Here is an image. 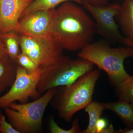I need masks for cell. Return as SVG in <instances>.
I'll list each match as a JSON object with an SVG mask.
<instances>
[{"instance_id":"obj_20","label":"cell","mask_w":133,"mask_h":133,"mask_svg":"<svg viewBox=\"0 0 133 133\" xmlns=\"http://www.w3.org/2000/svg\"><path fill=\"white\" fill-rule=\"evenodd\" d=\"M0 133H21L13 127L10 122L7 121L5 116L2 114L0 116Z\"/></svg>"},{"instance_id":"obj_24","label":"cell","mask_w":133,"mask_h":133,"mask_svg":"<svg viewBox=\"0 0 133 133\" xmlns=\"http://www.w3.org/2000/svg\"><path fill=\"white\" fill-rule=\"evenodd\" d=\"M116 133V131L114 130L112 124L108 127L106 128L105 129L102 131L101 133Z\"/></svg>"},{"instance_id":"obj_10","label":"cell","mask_w":133,"mask_h":133,"mask_svg":"<svg viewBox=\"0 0 133 133\" xmlns=\"http://www.w3.org/2000/svg\"><path fill=\"white\" fill-rule=\"evenodd\" d=\"M33 0H0V35L14 31Z\"/></svg>"},{"instance_id":"obj_23","label":"cell","mask_w":133,"mask_h":133,"mask_svg":"<svg viewBox=\"0 0 133 133\" xmlns=\"http://www.w3.org/2000/svg\"><path fill=\"white\" fill-rule=\"evenodd\" d=\"M9 57L5 45L0 40V60Z\"/></svg>"},{"instance_id":"obj_12","label":"cell","mask_w":133,"mask_h":133,"mask_svg":"<svg viewBox=\"0 0 133 133\" xmlns=\"http://www.w3.org/2000/svg\"><path fill=\"white\" fill-rule=\"evenodd\" d=\"M105 109L114 112L127 128L133 127V107L131 103L118 100L103 104Z\"/></svg>"},{"instance_id":"obj_1","label":"cell","mask_w":133,"mask_h":133,"mask_svg":"<svg viewBox=\"0 0 133 133\" xmlns=\"http://www.w3.org/2000/svg\"><path fill=\"white\" fill-rule=\"evenodd\" d=\"M75 2L64 3L55 9L51 37L62 48L80 51L91 43L96 32L95 22Z\"/></svg>"},{"instance_id":"obj_3","label":"cell","mask_w":133,"mask_h":133,"mask_svg":"<svg viewBox=\"0 0 133 133\" xmlns=\"http://www.w3.org/2000/svg\"><path fill=\"white\" fill-rule=\"evenodd\" d=\"M100 72L92 70L84 74L74 83L62 88L57 95L55 107L60 118L70 122L74 114L84 109L92 101Z\"/></svg>"},{"instance_id":"obj_28","label":"cell","mask_w":133,"mask_h":133,"mask_svg":"<svg viewBox=\"0 0 133 133\" xmlns=\"http://www.w3.org/2000/svg\"><path fill=\"white\" fill-rule=\"evenodd\" d=\"M131 105H132V106L133 107V102H132V103H131Z\"/></svg>"},{"instance_id":"obj_8","label":"cell","mask_w":133,"mask_h":133,"mask_svg":"<svg viewBox=\"0 0 133 133\" xmlns=\"http://www.w3.org/2000/svg\"><path fill=\"white\" fill-rule=\"evenodd\" d=\"M41 74V68L30 73L18 65L15 79L11 88L6 93L0 97V107H8L16 101L26 103L30 97L39 98L40 93L37 87Z\"/></svg>"},{"instance_id":"obj_5","label":"cell","mask_w":133,"mask_h":133,"mask_svg":"<svg viewBox=\"0 0 133 133\" xmlns=\"http://www.w3.org/2000/svg\"><path fill=\"white\" fill-rule=\"evenodd\" d=\"M94 65L86 59L80 58L71 59L63 56L51 66L41 69L42 74L37 90L40 93L52 88L70 85L93 70Z\"/></svg>"},{"instance_id":"obj_16","label":"cell","mask_w":133,"mask_h":133,"mask_svg":"<svg viewBox=\"0 0 133 133\" xmlns=\"http://www.w3.org/2000/svg\"><path fill=\"white\" fill-rule=\"evenodd\" d=\"M84 109L89 116V122L82 133H95V125L105 109L104 105L99 102L92 101Z\"/></svg>"},{"instance_id":"obj_9","label":"cell","mask_w":133,"mask_h":133,"mask_svg":"<svg viewBox=\"0 0 133 133\" xmlns=\"http://www.w3.org/2000/svg\"><path fill=\"white\" fill-rule=\"evenodd\" d=\"M55 9L36 11L20 18L14 31L31 37L52 38L51 29Z\"/></svg>"},{"instance_id":"obj_25","label":"cell","mask_w":133,"mask_h":133,"mask_svg":"<svg viewBox=\"0 0 133 133\" xmlns=\"http://www.w3.org/2000/svg\"><path fill=\"white\" fill-rule=\"evenodd\" d=\"M116 133H133V127L131 128H127L124 129H120L116 131Z\"/></svg>"},{"instance_id":"obj_2","label":"cell","mask_w":133,"mask_h":133,"mask_svg":"<svg viewBox=\"0 0 133 133\" xmlns=\"http://www.w3.org/2000/svg\"><path fill=\"white\" fill-rule=\"evenodd\" d=\"M78 56L104 70L110 83L115 87L129 76L124 68V62L127 58H133V48H112L104 42H91L80 50Z\"/></svg>"},{"instance_id":"obj_4","label":"cell","mask_w":133,"mask_h":133,"mask_svg":"<svg viewBox=\"0 0 133 133\" xmlns=\"http://www.w3.org/2000/svg\"><path fill=\"white\" fill-rule=\"evenodd\" d=\"M56 88L48 90L32 102L10 104L5 108L10 122L21 133H36L41 131L44 112L54 97Z\"/></svg>"},{"instance_id":"obj_14","label":"cell","mask_w":133,"mask_h":133,"mask_svg":"<svg viewBox=\"0 0 133 133\" xmlns=\"http://www.w3.org/2000/svg\"><path fill=\"white\" fill-rule=\"evenodd\" d=\"M67 2H72L80 4L83 3L82 0H33L23 13L20 18L36 11L56 9L58 5Z\"/></svg>"},{"instance_id":"obj_22","label":"cell","mask_w":133,"mask_h":133,"mask_svg":"<svg viewBox=\"0 0 133 133\" xmlns=\"http://www.w3.org/2000/svg\"><path fill=\"white\" fill-rule=\"evenodd\" d=\"M83 2L87 3L90 5L97 6H102L108 4V0H82Z\"/></svg>"},{"instance_id":"obj_27","label":"cell","mask_w":133,"mask_h":133,"mask_svg":"<svg viewBox=\"0 0 133 133\" xmlns=\"http://www.w3.org/2000/svg\"><path fill=\"white\" fill-rule=\"evenodd\" d=\"M1 108L0 107V116H1V115L2 114L1 113Z\"/></svg>"},{"instance_id":"obj_19","label":"cell","mask_w":133,"mask_h":133,"mask_svg":"<svg viewBox=\"0 0 133 133\" xmlns=\"http://www.w3.org/2000/svg\"><path fill=\"white\" fill-rule=\"evenodd\" d=\"M16 62L18 65L23 67L30 73L36 71L40 68L33 59L22 52L17 58Z\"/></svg>"},{"instance_id":"obj_11","label":"cell","mask_w":133,"mask_h":133,"mask_svg":"<svg viewBox=\"0 0 133 133\" xmlns=\"http://www.w3.org/2000/svg\"><path fill=\"white\" fill-rule=\"evenodd\" d=\"M116 17L125 36L133 41V0H124Z\"/></svg>"},{"instance_id":"obj_29","label":"cell","mask_w":133,"mask_h":133,"mask_svg":"<svg viewBox=\"0 0 133 133\" xmlns=\"http://www.w3.org/2000/svg\"></svg>"},{"instance_id":"obj_26","label":"cell","mask_w":133,"mask_h":133,"mask_svg":"<svg viewBox=\"0 0 133 133\" xmlns=\"http://www.w3.org/2000/svg\"><path fill=\"white\" fill-rule=\"evenodd\" d=\"M6 88V87H5V86L0 85V94H1V92H2Z\"/></svg>"},{"instance_id":"obj_6","label":"cell","mask_w":133,"mask_h":133,"mask_svg":"<svg viewBox=\"0 0 133 133\" xmlns=\"http://www.w3.org/2000/svg\"><path fill=\"white\" fill-rule=\"evenodd\" d=\"M82 4L94 18L98 34L108 41L133 48V41L122 35L118 24L115 20L120 8L119 3L108 4L102 6H93L85 2Z\"/></svg>"},{"instance_id":"obj_13","label":"cell","mask_w":133,"mask_h":133,"mask_svg":"<svg viewBox=\"0 0 133 133\" xmlns=\"http://www.w3.org/2000/svg\"><path fill=\"white\" fill-rule=\"evenodd\" d=\"M18 64L11 58L0 60V85L5 87L11 86L16 76Z\"/></svg>"},{"instance_id":"obj_15","label":"cell","mask_w":133,"mask_h":133,"mask_svg":"<svg viewBox=\"0 0 133 133\" xmlns=\"http://www.w3.org/2000/svg\"><path fill=\"white\" fill-rule=\"evenodd\" d=\"M0 40L5 45L10 57L16 61L20 51L19 35L15 31L0 35Z\"/></svg>"},{"instance_id":"obj_7","label":"cell","mask_w":133,"mask_h":133,"mask_svg":"<svg viewBox=\"0 0 133 133\" xmlns=\"http://www.w3.org/2000/svg\"><path fill=\"white\" fill-rule=\"evenodd\" d=\"M19 35L21 52L28 55L42 69L55 64L63 56V49L52 38Z\"/></svg>"},{"instance_id":"obj_17","label":"cell","mask_w":133,"mask_h":133,"mask_svg":"<svg viewBox=\"0 0 133 133\" xmlns=\"http://www.w3.org/2000/svg\"><path fill=\"white\" fill-rule=\"evenodd\" d=\"M118 100L131 103L133 102V76L128 77L115 87Z\"/></svg>"},{"instance_id":"obj_21","label":"cell","mask_w":133,"mask_h":133,"mask_svg":"<svg viewBox=\"0 0 133 133\" xmlns=\"http://www.w3.org/2000/svg\"><path fill=\"white\" fill-rule=\"evenodd\" d=\"M108 122L104 118H101L98 120L95 125V133H101L102 131L107 127Z\"/></svg>"},{"instance_id":"obj_18","label":"cell","mask_w":133,"mask_h":133,"mask_svg":"<svg viewBox=\"0 0 133 133\" xmlns=\"http://www.w3.org/2000/svg\"><path fill=\"white\" fill-rule=\"evenodd\" d=\"M50 132L51 133H82L80 129L79 121L75 119L73 121L71 128L65 130L61 128L56 123L54 118H51L49 122Z\"/></svg>"}]
</instances>
